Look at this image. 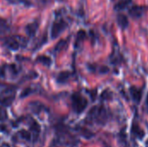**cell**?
I'll list each match as a JSON object with an SVG mask.
<instances>
[{
	"label": "cell",
	"instance_id": "cell-1",
	"mask_svg": "<svg viewBox=\"0 0 148 147\" xmlns=\"http://www.w3.org/2000/svg\"><path fill=\"white\" fill-rule=\"evenodd\" d=\"M108 118L109 116H108V110L103 106H101V105L92 107L87 116L88 120L96 123L98 125L106 124Z\"/></svg>",
	"mask_w": 148,
	"mask_h": 147
},
{
	"label": "cell",
	"instance_id": "cell-2",
	"mask_svg": "<svg viewBox=\"0 0 148 147\" xmlns=\"http://www.w3.org/2000/svg\"><path fill=\"white\" fill-rule=\"evenodd\" d=\"M72 107L75 113H82L88 107V100L79 93H75L71 97Z\"/></svg>",
	"mask_w": 148,
	"mask_h": 147
},
{
	"label": "cell",
	"instance_id": "cell-3",
	"mask_svg": "<svg viewBox=\"0 0 148 147\" xmlns=\"http://www.w3.org/2000/svg\"><path fill=\"white\" fill-rule=\"evenodd\" d=\"M5 45L11 50H17L18 49L26 46L27 41L24 37L20 36H11L5 39Z\"/></svg>",
	"mask_w": 148,
	"mask_h": 147
},
{
	"label": "cell",
	"instance_id": "cell-4",
	"mask_svg": "<svg viewBox=\"0 0 148 147\" xmlns=\"http://www.w3.org/2000/svg\"><path fill=\"white\" fill-rule=\"evenodd\" d=\"M67 27L68 23L62 17H57L51 27V37L53 39L56 38Z\"/></svg>",
	"mask_w": 148,
	"mask_h": 147
},
{
	"label": "cell",
	"instance_id": "cell-5",
	"mask_svg": "<svg viewBox=\"0 0 148 147\" xmlns=\"http://www.w3.org/2000/svg\"><path fill=\"white\" fill-rule=\"evenodd\" d=\"M129 93L131 97L133 98V100L136 102V103H140L142 98V89L139 88L135 86H133L129 88Z\"/></svg>",
	"mask_w": 148,
	"mask_h": 147
},
{
	"label": "cell",
	"instance_id": "cell-6",
	"mask_svg": "<svg viewBox=\"0 0 148 147\" xmlns=\"http://www.w3.org/2000/svg\"><path fill=\"white\" fill-rule=\"evenodd\" d=\"M128 13L133 18L138 19V18L141 17L142 15L144 14V8L141 6H139V5H134L129 9Z\"/></svg>",
	"mask_w": 148,
	"mask_h": 147
},
{
	"label": "cell",
	"instance_id": "cell-7",
	"mask_svg": "<svg viewBox=\"0 0 148 147\" xmlns=\"http://www.w3.org/2000/svg\"><path fill=\"white\" fill-rule=\"evenodd\" d=\"M131 133H132L133 136H134L138 139H142L145 137V134H146L145 132H144V130L141 129L140 127V126L136 122H134L133 123L132 129H131Z\"/></svg>",
	"mask_w": 148,
	"mask_h": 147
},
{
	"label": "cell",
	"instance_id": "cell-8",
	"mask_svg": "<svg viewBox=\"0 0 148 147\" xmlns=\"http://www.w3.org/2000/svg\"><path fill=\"white\" fill-rule=\"evenodd\" d=\"M38 25H39V23H38L37 21L33 22V23H31L27 25V27H26V33L28 34L29 36L32 37V36H35V34H36V30L38 29Z\"/></svg>",
	"mask_w": 148,
	"mask_h": 147
},
{
	"label": "cell",
	"instance_id": "cell-9",
	"mask_svg": "<svg viewBox=\"0 0 148 147\" xmlns=\"http://www.w3.org/2000/svg\"><path fill=\"white\" fill-rule=\"evenodd\" d=\"M117 23H118V25L120 26V28H121L122 29H125L128 26V24H129L127 16L126 15H124V14L118 15V16H117Z\"/></svg>",
	"mask_w": 148,
	"mask_h": 147
},
{
	"label": "cell",
	"instance_id": "cell-10",
	"mask_svg": "<svg viewBox=\"0 0 148 147\" xmlns=\"http://www.w3.org/2000/svg\"><path fill=\"white\" fill-rule=\"evenodd\" d=\"M15 99L14 94H8L4 96H0V103L3 106H10Z\"/></svg>",
	"mask_w": 148,
	"mask_h": 147
},
{
	"label": "cell",
	"instance_id": "cell-11",
	"mask_svg": "<svg viewBox=\"0 0 148 147\" xmlns=\"http://www.w3.org/2000/svg\"><path fill=\"white\" fill-rule=\"evenodd\" d=\"M131 2H132V0H119L115 4L114 9L119 11L122 10L126 9L131 3Z\"/></svg>",
	"mask_w": 148,
	"mask_h": 147
},
{
	"label": "cell",
	"instance_id": "cell-12",
	"mask_svg": "<svg viewBox=\"0 0 148 147\" xmlns=\"http://www.w3.org/2000/svg\"><path fill=\"white\" fill-rule=\"evenodd\" d=\"M10 29V24L7 20L0 18V33H4Z\"/></svg>",
	"mask_w": 148,
	"mask_h": 147
},
{
	"label": "cell",
	"instance_id": "cell-13",
	"mask_svg": "<svg viewBox=\"0 0 148 147\" xmlns=\"http://www.w3.org/2000/svg\"><path fill=\"white\" fill-rule=\"evenodd\" d=\"M69 75L70 74L69 72H62L59 74L58 77H57V81L60 82V83H64L68 81V79L69 78Z\"/></svg>",
	"mask_w": 148,
	"mask_h": 147
},
{
	"label": "cell",
	"instance_id": "cell-14",
	"mask_svg": "<svg viewBox=\"0 0 148 147\" xmlns=\"http://www.w3.org/2000/svg\"><path fill=\"white\" fill-rule=\"evenodd\" d=\"M85 38H86V32L84 30H80L76 36V42H75L76 46H78L80 43H82V42H83Z\"/></svg>",
	"mask_w": 148,
	"mask_h": 147
},
{
	"label": "cell",
	"instance_id": "cell-15",
	"mask_svg": "<svg viewBox=\"0 0 148 147\" xmlns=\"http://www.w3.org/2000/svg\"><path fill=\"white\" fill-rule=\"evenodd\" d=\"M19 133H20V135H21V138H22V139H25V140H28V141L30 140V139H31V134H30L29 132H28V131H26V130H22V131H20Z\"/></svg>",
	"mask_w": 148,
	"mask_h": 147
},
{
	"label": "cell",
	"instance_id": "cell-16",
	"mask_svg": "<svg viewBox=\"0 0 148 147\" xmlns=\"http://www.w3.org/2000/svg\"><path fill=\"white\" fill-rule=\"evenodd\" d=\"M37 61L40 62H42V64H45V65H49L50 62H51L50 58H49V57H47V56H45V55L39 56V57L37 58Z\"/></svg>",
	"mask_w": 148,
	"mask_h": 147
},
{
	"label": "cell",
	"instance_id": "cell-17",
	"mask_svg": "<svg viewBox=\"0 0 148 147\" xmlns=\"http://www.w3.org/2000/svg\"><path fill=\"white\" fill-rule=\"evenodd\" d=\"M66 45H67V42H66L65 40L60 41V42L56 44V48H55V50L60 51V50H62V49H64V48L66 47Z\"/></svg>",
	"mask_w": 148,
	"mask_h": 147
},
{
	"label": "cell",
	"instance_id": "cell-18",
	"mask_svg": "<svg viewBox=\"0 0 148 147\" xmlns=\"http://www.w3.org/2000/svg\"><path fill=\"white\" fill-rule=\"evenodd\" d=\"M10 3L14 4H24V5H29V2L28 0H8Z\"/></svg>",
	"mask_w": 148,
	"mask_h": 147
},
{
	"label": "cell",
	"instance_id": "cell-19",
	"mask_svg": "<svg viewBox=\"0 0 148 147\" xmlns=\"http://www.w3.org/2000/svg\"><path fill=\"white\" fill-rule=\"evenodd\" d=\"M8 115H7V113L4 109L3 108H0V121H3L7 119Z\"/></svg>",
	"mask_w": 148,
	"mask_h": 147
},
{
	"label": "cell",
	"instance_id": "cell-20",
	"mask_svg": "<svg viewBox=\"0 0 148 147\" xmlns=\"http://www.w3.org/2000/svg\"><path fill=\"white\" fill-rule=\"evenodd\" d=\"M109 71V68L106 66H102L101 68H100V73L101 74H107L108 72Z\"/></svg>",
	"mask_w": 148,
	"mask_h": 147
},
{
	"label": "cell",
	"instance_id": "cell-21",
	"mask_svg": "<svg viewBox=\"0 0 148 147\" xmlns=\"http://www.w3.org/2000/svg\"><path fill=\"white\" fill-rule=\"evenodd\" d=\"M40 1V3H49L50 1H52V0H39Z\"/></svg>",
	"mask_w": 148,
	"mask_h": 147
},
{
	"label": "cell",
	"instance_id": "cell-22",
	"mask_svg": "<svg viewBox=\"0 0 148 147\" xmlns=\"http://www.w3.org/2000/svg\"><path fill=\"white\" fill-rule=\"evenodd\" d=\"M146 105H147V112H148V93H147V100H146Z\"/></svg>",
	"mask_w": 148,
	"mask_h": 147
},
{
	"label": "cell",
	"instance_id": "cell-23",
	"mask_svg": "<svg viewBox=\"0 0 148 147\" xmlns=\"http://www.w3.org/2000/svg\"><path fill=\"white\" fill-rule=\"evenodd\" d=\"M146 147H148V139L147 141V143H146Z\"/></svg>",
	"mask_w": 148,
	"mask_h": 147
}]
</instances>
